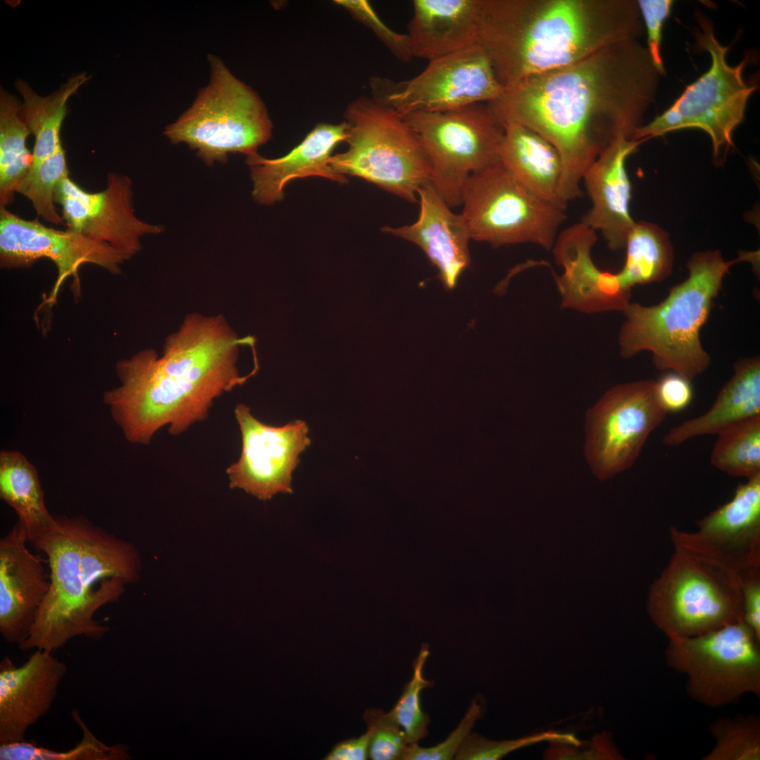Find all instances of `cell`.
<instances>
[{"mask_svg":"<svg viewBox=\"0 0 760 760\" xmlns=\"http://www.w3.org/2000/svg\"><path fill=\"white\" fill-rule=\"evenodd\" d=\"M661 75L638 39L605 46L569 65L504 87L487 103L504 125L536 132L558 151L567 206L581 197L585 171L610 142L633 137L656 99Z\"/></svg>","mask_w":760,"mask_h":760,"instance_id":"obj_1","label":"cell"},{"mask_svg":"<svg viewBox=\"0 0 760 760\" xmlns=\"http://www.w3.org/2000/svg\"><path fill=\"white\" fill-rule=\"evenodd\" d=\"M242 343L222 315L190 313L160 357L147 348L118 362L120 384L103 402L125 438L148 445L166 425L177 436L205 420L214 400L248 377L236 367Z\"/></svg>","mask_w":760,"mask_h":760,"instance_id":"obj_2","label":"cell"},{"mask_svg":"<svg viewBox=\"0 0 760 760\" xmlns=\"http://www.w3.org/2000/svg\"><path fill=\"white\" fill-rule=\"evenodd\" d=\"M644 33L635 0H483L479 46L505 87Z\"/></svg>","mask_w":760,"mask_h":760,"instance_id":"obj_3","label":"cell"},{"mask_svg":"<svg viewBox=\"0 0 760 760\" xmlns=\"http://www.w3.org/2000/svg\"><path fill=\"white\" fill-rule=\"evenodd\" d=\"M56 530L39 551L47 557L50 587L21 651L54 652L77 636L99 640L109 627L94 616L138 581L135 547L82 516H56Z\"/></svg>","mask_w":760,"mask_h":760,"instance_id":"obj_4","label":"cell"},{"mask_svg":"<svg viewBox=\"0 0 760 760\" xmlns=\"http://www.w3.org/2000/svg\"><path fill=\"white\" fill-rule=\"evenodd\" d=\"M673 552L651 585L647 611L668 638L743 621L742 581L756 569L695 532L670 528Z\"/></svg>","mask_w":760,"mask_h":760,"instance_id":"obj_5","label":"cell"},{"mask_svg":"<svg viewBox=\"0 0 760 760\" xmlns=\"http://www.w3.org/2000/svg\"><path fill=\"white\" fill-rule=\"evenodd\" d=\"M754 253L725 260L718 251L694 253L688 277L671 288L659 303L650 306L630 303L619 336L621 355L627 359L642 351L652 355L654 367L692 380L704 372L711 357L703 347L700 331L730 267L752 261Z\"/></svg>","mask_w":760,"mask_h":760,"instance_id":"obj_6","label":"cell"},{"mask_svg":"<svg viewBox=\"0 0 760 760\" xmlns=\"http://www.w3.org/2000/svg\"><path fill=\"white\" fill-rule=\"evenodd\" d=\"M348 147L332 155L339 175L363 179L410 203L430 182L431 165L415 133L403 117L374 97H360L345 113Z\"/></svg>","mask_w":760,"mask_h":760,"instance_id":"obj_7","label":"cell"},{"mask_svg":"<svg viewBox=\"0 0 760 760\" xmlns=\"http://www.w3.org/2000/svg\"><path fill=\"white\" fill-rule=\"evenodd\" d=\"M210 77L191 106L164 134L185 143L208 166L226 163L229 153L247 156L272 136V124L258 94L236 78L217 57L209 55Z\"/></svg>","mask_w":760,"mask_h":760,"instance_id":"obj_8","label":"cell"},{"mask_svg":"<svg viewBox=\"0 0 760 760\" xmlns=\"http://www.w3.org/2000/svg\"><path fill=\"white\" fill-rule=\"evenodd\" d=\"M695 18L699 27L692 32L697 48L711 57L709 70L689 84L661 115L638 128L633 139L646 141L676 130L699 129L709 136L714 160L718 161L733 146V134L742 122L756 86L743 77L748 57L736 65H729L726 60L729 47L716 39L712 21L699 11Z\"/></svg>","mask_w":760,"mask_h":760,"instance_id":"obj_9","label":"cell"},{"mask_svg":"<svg viewBox=\"0 0 760 760\" xmlns=\"http://www.w3.org/2000/svg\"><path fill=\"white\" fill-rule=\"evenodd\" d=\"M403 118L429 158L430 183L450 208L462 205L473 174L500 161L505 127L487 103Z\"/></svg>","mask_w":760,"mask_h":760,"instance_id":"obj_10","label":"cell"},{"mask_svg":"<svg viewBox=\"0 0 760 760\" xmlns=\"http://www.w3.org/2000/svg\"><path fill=\"white\" fill-rule=\"evenodd\" d=\"M668 666L686 678V692L710 708L760 697V639L744 621L692 637L668 638Z\"/></svg>","mask_w":760,"mask_h":760,"instance_id":"obj_11","label":"cell"},{"mask_svg":"<svg viewBox=\"0 0 760 760\" xmlns=\"http://www.w3.org/2000/svg\"><path fill=\"white\" fill-rule=\"evenodd\" d=\"M462 205L471 239L494 248L532 243L551 250L566 219L564 210L527 189L500 161L469 177Z\"/></svg>","mask_w":760,"mask_h":760,"instance_id":"obj_12","label":"cell"},{"mask_svg":"<svg viewBox=\"0 0 760 760\" xmlns=\"http://www.w3.org/2000/svg\"><path fill=\"white\" fill-rule=\"evenodd\" d=\"M369 84L372 97L401 117L489 103L504 90L479 46L429 61L420 73L409 80L374 77Z\"/></svg>","mask_w":760,"mask_h":760,"instance_id":"obj_13","label":"cell"},{"mask_svg":"<svg viewBox=\"0 0 760 760\" xmlns=\"http://www.w3.org/2000/svg\"><path fill=\"white\" fill-rule=\"evenodd\" d=\"M667 413L653 380L607 391L586 413L585 453L593 473L605 480L631 467Z\"/></svg>","mask_w":760,"mask_h":760,"instance_id":"obj_14","label":"cell"},{"mask_svg":"<svg viewBox=\"0 0 760 760\" xmlns=\"http://www.w3.org/2000/svg\"><path fill=\"white\" fill-rule=\"evenodd\" d=\"M234 414L242 448L239 460L226 470L230 487L263 501L280 493H291L293 472L311 443L307 424L297 419L281 426L267 425L243 404L236 406Z\"/></svg>","mask_w":760,"mask_h":760,"instance_id":"obj_15","label":"cell"},{"mask_svg":"<svg viewBox=\"0 0 760 760\" xmlns=\"http://www.w3.org/2000/svg\"><path fill=\"white\" fill-rule=\"evenodd\" d=\"M0 258L6 267L30 265L48 258L58 274L46 303H54L63 281L72 276L79 284L78 270L86 263L98 265L110 273L120 272L130 258L113 247L95 241L69 229H55L38 220H27L0 207Z\"/></svg>","mask_w":760,"mask_h":760,"instance_id":"obj_16","label":"cell"},{"mask_svg":"<svg viewBox=\"0 0 760 760\" xmlns=\"http://www.w3.org/2000/svg\"><path fill=\"white\" fill-rule=\"evenodd\" d=\"M132 197L130 179L115 172L108 174L106 188L101 191H86L66 177L54 194L67 229L106 243L129 258L140 251L141 237L163 231L162 226L135 215Z\"/></svg>","mask_w":760,"mask_h":760,"instance_id":"obj_17","label":"cell"},{"mask_svg":"<svg viewBox=\"0 0 760 760\" xmlns=\"http://www.w3.org/2000/svg\"><path fill=\"white\" fill-rule=\"evenodd\" d=\"M53 652L35 650L21 666L0 662V745L25 740L30 727L46 715L66 673Z\"/></svg>","mask_w":760,"mask_h":760,"instance_id":"obj_18","label":"cell"},{"mask_svg":"<svg viewBox=\"0 0 760 760\" xmlns=\"http://www.w3.org/2000/svg\"><path fill=\"white\" fill-rule=\"evenodd\" d=\"M597 240L596 232L581 222L558 234L552 248L555 261L564 269L555 274L562 305L583 312L623 311L631 293L621 286L616 273L601 271L590 251Z\"/></svg>","mask_w":760,"mask_h":760,"instance_id":"obj_19","label":"cell"},{"mask_svg":"<svg viewBox=\"0 0 760 760\" xmlns=\"http://www.w3.org/2000/svg\"><path fill=\"white\" fill-rule=\"evenodd\" d=\"M18 521L0 540V633L19 645L29 635L50 587L41 559Z\"/></svg>","mask_w":760,"mask_h":760,"instance_id":"obj_20","label":"cell"},{"mask_svg":"<svg viewBox=\"0 0 760 760\" xmlns=\"http://www.w3.org/2000/svg\"><path fill=\"white\" fill-rule=\"evenodd\" d=\"M645 141L625 134L616 137L583 177L591 206L580 222L600 231L608 247L614 251L625 247L635 223L629 209L631 184L626 163Z\"/></svg>","mask_w":760,"mask_h":760,"instance_id":"obj_21","label":"cell"},{"mask_svg":"<svg viewBox=\"0 0 760 760\" xmlns=\"http://www.w3.org/2000/svg\"><path fill=\"white\" fill-rule=\"evenodd\" d=\"M417 196L419 214L414 222L382 231L418 246L438 270L444 288L452 290L471 263L469 229L461 213H453L430 182L419 188Z\"/></svg>","mask_w":760,"mask_h":760,"instance_id":"obj_22","label":"cell"},{"mask_svg":"<svg viewBox=\"0 0 760 760\" xmlns=\"http://www.w3.org/2000/svg\"><path fill=\"white\" fill-rule=\"evenodd\" d=\"M347 137L346 125L320 123L286 155L274 159L258 153L247 156L253 182L252 196L258 203L272 205L284 198L286 185L296 179L321 177L340 184L346 177L330 165L334 148Z\"/></svg>","mask_w":760,"mask_h":760,"instance_id":"obj_23","label":"cell"},{"mask_svg":"<svg viewBox=\"0 0 760 760\" xmlns=\"http://www.w3.org/2000/svg\"><path fill=\"white\" fill-rule=\"evenodd\" d=\"M483 0H414L406 33L413 58L431 61L479 46Z\"/></svg>","mask_w":760,"mask_h":760,"instance_id":"obj_24","label":"cell"},{"mask_svg":"<svg viewBox=\"0 0 760 760\" xmlns=\"http://www.w3.org/2000/svg\"><path fill=\"white\" fill-rule=\"evenodd\" d=\"M733 367V375L711 408L671 429L663 438L664 445L674 446L694 437L718 434L737 423L760 416L759 357L739 360Z\"/></svg>","mask_w":760,"mask_h":760,"instance_id":"obj_25","label":"cell"},{"mask_svg":"<svg viewBox=\"0 0 760 760\" xmlns=\"http://www.w3.org/2000/svg\"><path fill=\"white\" fill-rule=\"evenodd\" d=\"M500 161L527 189L566 210L559 196L563 172L556 148L533 129L517 123L504 125Z\"/></svg>","mask_w":760,"mask_h":760,"instance_id":"obj_26","label":"cell"},{"mask_svg":"<svg viewBox=\"0 0 760 760\" xmlns=\"http://www.w3.org/2000/svg\"><path fill=\"white\" fill-rule=\"evenodd\" d=\"M698 535L725 552L760 559V474L736 488L732 499L697 521Z\"/></svg>","mask_w":760,"mask_h":760,"instance_id":"obj_27","label":"cell"},{"mask_svg":"<svg viewBox=\"0 0 760 760\" xmlns=\"http://www.w3.org/2000/svg\"><path fill=\"white\" fill-rule=\"evenodd\" d=\"M0 497L15 510L28 542L39 550L56 530L57 519L45 505L36 469L18 451L0 452Z\"/></svg>","mask_w":760,"mask_h":760,"instance_id":"obj_28","label":"cell"},{"mask_svg":"<svg viewBox=\"0 0 760 760\" xmlns=\"http://www.w3.org/2000/svg\"><path fill=\"white\" fill-rule=\"evenodd\" d=\"M88 80L85 72L78 74L48 96L37 94L26 82L18 80L15 82L23 99L24 120L34 136L30 168L36 167L62 146L60 132L67 112V101Z\"/></svg>","mask_w":760,"mask_h":760,"instance_id":"obj_29","label":"cell"},{"mask_svg":"<svg viewBox=\"0 0 760 760\" xmlns=\"http://www.w3.org/2000/svg\"><path fill=\"white\" fill-rule=\"evenodd\" d=\"M624 248L625 263L616 275L625 291L631 292L635 285L659 282L670 275L673 246L668 233L657 224L635 222Z\"/></svg>","mask_w":760,"mask_h":760,"instance_id":"obj_30","label":"cell"},{"mask_svg":"<svg viewBox=\"0 0 760 760\" xmlns=\"http://www.w3.org/2000/svg\"><path fill=\"white\" fill-rule=\"evenodd\" d=\"M30 134L23 116L22 104L14 96L1 89V206L5 207L13 201L18 185L30 169L32 153H30L26 146V140Z\"/></svg>","mask_w":760,"mask_h":760,"instance_id":"obj_31","label":"cell"},{"mask_svg":"<svg viewBox=\"0 0 760 760\" xmlns=\"http://www.w3.org/2000/svg\"><path fill=\"white\" fill-rule=\"evenodd\" d=\"M717 435L710 457L714 467L747 479L760 474V416L737 423Z\"/></svg>","mask_w":760,"mask_h":760,"instance_id":"obj_32","label":"cell"},{"mask_svg":"<svg viewBox=\"0 0 760 760\" xmlns=\"http://www.w3.org/2000/svg\"><path fill=\"white\" fill-rule=\"evenodd\" d=\"M73 719L82 733L81 741L65 752L51 750L34 741L0 745L1 760H122L129 756L127 747L122 745H107L99 740L80 718L78 712L72 713Z\"/></svg>","mask_w":760,"mask_h":760,"instance_id":"obj_33","label":"cell"},{"mask_svg":"<svg viewBox=\"0 0 760 760\" xmlns=\"http://www.w3.org/2000/svg\"><path fill=\"white\" fill-rule=\"evenodd\" d=\"M709 730L715 743L703 760L760 759L759 716H719L710 724Z\"/></svg>","mask_w":760,"mask_h":760,"instance_id":"obj_34","label":"cell"},{"mask_svg":"<svg viewBox=\"0 0 760 760\" xmlns=\"http://www.w3.org/2000/svg\"><path fill=\"white\" fill-rule=\"evenodd\" d=\"M69 177L65 153L62 146L36 167L30 168L18 185L16 192L28 198L37 214L55 224L64 222L54 205L55 190Z\"/></svg>","mask_w":760,"mask_h":760,"instance_id":"obj_35","label":"cell"},{"mask_svg":"<svg viewBox=\"0 0 760 760\" xmlns=\"http://www.w3.org/2000/svg\"><path fill=\"white\" fill-rule=\"evenodd\" d=\"M428 645L423 644L413 662L412 678L388 716L403 730L409 745L418 743L428 734L429 718L422 708L420 695L433 685L424 676V669L429 656Z\"/></svg>","mask_w":760,"mask_h":760,"instance_id":"obj_36","label":"cell"},{"mask_svg":"<svg viewBox=\"0 0 760 760\" xmlns=\"http://www.w3.org/2000/svg\"><path fill=\"white\" fill-rule=\"evenodd\" d=\"M551 740L576 747L581 742L574 735L555 732H545L512 740L495 741L480 734L470 733L457 752V760H498L507 754L541 741Z\"/></svg>","mask_w":760,"mask_h":760,"instance_id":"obj_37","label":"cell"},{"mask_svg":"<svg viewBox=\"0 0 760 760\" xmlns=\"http://www.w3.org/2000/svg\"><path fill=\"white\" fill-rule=\"evenodd\" d=\"M365 719L371 730L368 757L372 760H403L409 747L400 726L380 710L367 711Z\"/></svg>","mask_w":760,"mask_h":760,"instance_id":"obj_38","label":"cell"},{"mask_svg":"<svg viewBox=\"0 0 760 760\" xmlns=\"http://www.w3.org/2000/svg\"><path fill=\"white\" fill-rule=\"evenodd\" d=\"M335 4L346 9L355 19L368 27L399 61L406 63L413 56L407 34L391 30L379 17L366 0H337Z\"/></svg>","mask_w":760,"mask_h":760,"instance_id":"obj_39","label":"cell"},{"mask_svg":"<svg viewBox=\"0 0 760 760\" xmlns=\"http://www.w3.org/2000/svg\"><path fill=\"white\" fill-rule=\"evenodd\" d=\"M481 714V705L476 701H472L458 726L445 740L429 747H420L418 743L410 745L403 760L453 759L460 746L471 732Z\"/></svg>","mask_w":760,"mask_h":760,"instance_id":"obj_40","label":"cell"},{"mask_svg":"<svg viewBox=\"0 0 760 760\" xmlns=\"http://www.w3.org/2000/svg\"><path fill=\"white\" fill-rule=\"evenodd\" d=\"M645 31L647 35V50L652 63L661 75L664 73L661 56L662 27L669 15L673 1L671 0L637 1Z\"/></svg>","mask_w":760,"mask_h":760,"instance_id":"obj_41","label":"cell"},{"mask_svg":"<svg viewBox=\"0 0 760 760\" xmlns=\"http://www.w3.org/2000/svg\"><path fill=\"white\" fill-rule=\"evenodd\" d=\"M690 380L671 372L656 381L659 400L667 412H676L690 405L693 396Z\"/></svg>","mask_w":760,"mask_h":760,"instance_id":"obj_42","label":"cell"},{"mask_svg":"<svg viewBox=\"0 0 760 760\" xmlns=\"http://www.w3.org/2000/svg\"><path fill=\"white\" fill-rule=\"evenodd\" d=\"M742 597L743 621L760 639V569L743 578Z\"/></svg>","mask_w":760,"mask_h":760,"instance_id":"obj_43","label":"cell"},{"mask_svg":"<svg viewBox=\"0 0 760 760\" xmlns=\"http://www.w3.org/2000/svg\"><path fill=\"white\" fill-rule=\"evenodd\" d=\"M371 730L357 738L350 739L335 746L326 756L327 760H365L368 758Z\"/></svg>","mask_w":760,"mask_h":760,"instance_id":"obj_44","label":"cell"}]
</instances>
